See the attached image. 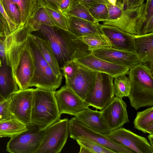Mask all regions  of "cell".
<instances>
[{
  "label": "cell",
  "mask_w": 153,
  "mask_h": 153,
  "mask_svg": "<svg viewBox=\"0 0 153 153\" xmlns=\"http://www.w3.org/2000/svg\"><path fill=\"white\" fill-rule=\"evenodd\" d=\"M32 32L26 24L5 37V59L19 90L29 88L34 72L33 58L27 40Z\"/></svg>",
  "instance_id": "cell-1"
},
{
  "label": "cell",
  "mask_w": 153,
  "mask_h": 153,
  "mask_svg": "<svg viewBox=\"0 0 153 153\" xmlns=\"http://www.w3.org/2000/svg\"><path fill=\"white\" fill-rule=\"evenodd\" d=\"M54 27L41 25L38 30L47 40L56 58L60 69L69 60L81 55L90 54L88 46L79 37L69 30Z\"/></svg>",
  "instance_id": "cell-2"
},
{
  "label": "cell",
  "mask_w": 153,
  "mask_h": 153,
  "mask_svg": "<svg viewBox=\"0 0 153 153\" xmlns=\"http://www.w3.org/2000/svg\"><path fill=\"white\" fill-rule=\"evenodd\" d=\"M131 88L128 96L131 105L136 110L153 106V73L139 63L129 69L127 74Z\"/></svg>",
  "instance_id": "cell-3"
},
{
  "label": "cell",
  "mask_w": 153,
  "mask_h": 153,
  "mask_svg": "<svg viewBox=\"0 0 153 153\" xmlns=\"http://www.w3.org/2000/svg\"><path fill=\"white\" fill-rule=\"evenodd\" d=\"M55 91L37 88L33 90L30 124L37 126L41 131L60 119L54 96Z\"/></svg>",
  "instance_id": "cell-4"
},
{
  "label": "cell",
  "mask_w": 153,
  "mask_h": 153,
  "mask_svg": "<svg viewBox=\"0 0 153 153\" xmlns=\"http://www.w3.org/2000/svg\"><path fill=\"white\" fill-rule=\"evenodd\" d=\"M27 42L33 58L34 68L29 87L56 91L61 84L62 76L58 77L54 74L43 57L31 33Z\"/></svg>",
  "instance_id": "cell-5"
},
{
  "label": "cell",
  "mask_w": 153,
  "mask_h": 153,
  "mask_svg": "<svg viewBox=\"0 0 153 153\" xmlns=\"http://www.w3.org/2000/svg\"><path fill=\"white\" fill-rule=\"evenodd\" d=\"M147 9L146 2L138 7L123 9L119 18L105 20L102 24L114 27L133 36H139L146 21Z\"/></svg>",
  "instance_id": "cell-6"
},
{
  "label": "cell",
  "mask_w": 153,
  "mask_h": 153,
  "mask_svg": "<svg viewBox=\"0 0 153 153\" xmlns=\"http://www.w3.org/2000/svg\"><path fill=\"white\" fill-rule=\"evenodd\" d=\"M69 134V120L59 119L45 130L41 144L35 153H59Z\"/></svg>",
  "instance_id": "cell-7"
},
{
  "label": "cell",
  "mask_w": 153,
  "mask_h": 153,
  "mask_svg": "<svg viewBox=\"0 0 153 153\" xmlns=\"http://www.w3.org/2000/svg\"><path fill=\"white\" fill-rule=\"evenodd\" d=\"M70 137L74 140H87L95 142L118 153L135 152L112 140L105 135L93 130L83 125L75 117L69 120Z\"/></svg>",
  "instance_id": "cell-8"
},
{
  "label": "cell",
  "mask_w": 153,
  "mask_h": 153,
  "mask_svg": "<svg viewBox=\"0 0 153 153\" xmlns=\"http://www.w3.org/2000/svg\"><path fill=\"white\" fill-rule=\"evenodd\" d=\"M27 129L11 138L7 143L6 151L11 153H35L42 140L45 130L36 126L30 125Z\"/></svg>",
  "instance_id": "cell-9"
},
{
  "label": "cell",
  "mask_w": 153,
  "mask_h": 153,
  "mask_svg": "<svg viewBox=\"0 0 153 153\" xmlns=\"http://www.w3.org/2000/svg\"><path fill=\"white\" fill-rule=\"evenodd\" d=\"M114 78L108 74L97 72L94 86L85 100L89 106L101 110L114 97Z\"/></svg>",
  "instance_id": "cell-10"
},
{
  "label": "cell",
  "mask_w": 153,
  "mask_h": 153,
  "mask_svg": "<svg viewBox=\"0 0 153 153\" xmlns=\"http://www.w3.org/2000/svg\"><path fill=\"white\" fill-rule=\"evenodd\" d=\"M34 89L19 90L10 99L9 108L12 116L27 126L31 124Z\"/></svg>",
  "instance_id": "cell-11"
},
{
  "label": "cell",
  "mask_w": 153,
  "mask_h": 153,
  "mask_svg": "<svg viewBox=\"0 0 153 153\" xmlns=\"http://www.w3.org/2000/svg\"><path fill=\"white\" fill-rule=\"evenodd\" d=\"M107 136L135 153H153V148L147 138L125 128L121 127L110 131Z\"/></svg>",
  "instance_id": "cell-12"
},
{
  "label": "cell",
  "mask_w": 153,
  "mask_h": 153,
  "mask_svg": "<svg viewBox=\"0 0 153 153\" xmlns=\"http://www.w3.org/2000/svg\"><path fill=\"white\" fill-rule=\"evenodd\" d=\"M54 96L61 115L66 114L74 116L89 107L85 101L76 95L66 85L55 91Z\"/></svg>",
  "instance_id": "cell-13"
},
{
  "label": "cell",
  "mask_w": 153,
  "mask_h": 153,
  "mask_svg": "<svg viewBox=\"0 0 153 153\" xmlns=\"http://www.w3.org/2000/svg\"><path fill=\"white\" fill-rule=\"evenodd\" d=\"M127 106L122 99L115 97L101 111L102 117L110 131L129 122Z\"/></svg>",
  "instance_id": "cell-14"
},
{
  "label": "cell",
  "mask_w": 153,
  "mask_h": 153,
  "mask_svg": "<svg viewBox=\"0 0 153 153\" xmlns=\"http://www.w3.org/2000/svg\"><path fill=\"white\" fill-rule=\"evenodd\" d=\"M74 60L79 64L90 70L106 74L113 78L124 74H127L129 70L127 67L97 57L92 53Z\"/></svg>",
  "instance_id": "cell-15"
},
{
  "label": "cell",
  "mask_w": 153,
  "mask_h": 153,
  "mask_svg": "<svg viewBox=\"0 0 153 153\" xmlns=\"http://www.w3.org/2000/svg\"><path fill=\"white\" fill-rule=\"evenodd\" d=\"M79 65V69L76 75L71 79L65 78V85L85 101L94 86L97 72Z\"/></svg>",
  "instance_id": "cell-16"
},
{
  "label": "cell",
  "mask_w": 153,
  "mask_h": 153,
  "mask_svg": "<svg viewBox=\"0 0 153 153\" xmlns=\"http://www.w3.org/2000/svg\"><path fill=\"white\" fill-rule=\"evenodd\" d=\"M96 56L130 69L140 62L136 53L125 51L105 48L93 51Z\"/></svg>",
  "instance_id": "cell-17"
},
{
  "label": "cell",
  "mask_w": 153,
  "mask_h": 153,
  "mask_svg": "<svg viewBox=\"0 0 153 153\" xmlns=\"http://www.w3.org/2000/svg\"><path fill=\"white\" fill-rule=\"evenodd\" d=\"M100 26L102 33L110 41L111 48L136 53L135 36L114 27L100 24Z\"/></svg>",
  "instance_id": "cell-18"
},
{
  "label": "cell",
  "mask_w": 153,
  "mask_h": 153,
  "mask_svg": "<svg viewBox=\"0 0 153 153\" xmlns=\"http://www.w3.org/2000/svg\"><path fill=\"white\" fill-rule=\"evenodd\" d=\"M134 41L136 53L140 63L153 73V33L135 36Z\"/></svg>",
  "instance_id": "cell-19"
},
{
  "label": "cell",
  "mask_w": 153,
  "mask_h": 153,
  "mask_svg": "<svg viewBox=\"0 0 153 153\" xmlns=\"http://www.w3.org/2000/svg\"><path fill=\"white\" fill-rule=\"evenodd\" d=\"M74 117L85 126L93 130L107 135L110 132L102 117L101 111L93 110L88 107Z\"/></svg>",
  "instance_id": "cell-20"
},
{
  "label": "cell",
  "mask_w": 153,
  "mask_h": 153,
  "mask_svg": "<svg viewBox=\"0 0 153 153\" xmlns=\"http://www.w3.org/2000/svg\"><path fill=\"white\" fill-rule=\"evenodd\" d=\"M69 19L68 30L78 37L103 33L99 22H93L75 17H69Z\"/></svg>",
  "instance_id": "cell-21"
},
{
  "label": "cell",
  "mask_w": 153,
  "mask_h": 153,
  "mask_svg": "<svg viewBox=\"0 0 153 153\" xmlns=\"http://www.w3.org/2000/svg\"><path fill=\"white\" fill-rule=\"evenodd\" d=\"M1 62L0 67V95L5 100H7L19 89L6 59Z\"/></svg>",
  "instance_id": "cell-22"
},
{
  "label": "cell",
  "mask_w": 153,
  "mask_h": 153,
  "mask_svg": "<svg viewBox=\"0 0 153 153\" xmlns=\"http://www.w3.org/2000/svg\"><path fill=\"white\" fill-rule=\"evenodd\" d=\"M32 35L43 57L54 74L58 77L62 76L56 58L48 41L38 36Z\"/></svg>",
  "instance_id": "cell-23"
},
{
  "label": "cell",
  "mask_w": 153,
  "mask_h": 153,
  "mask_svg": "<svg viewBox=\"0 0 153 153\" xmlns=\"http://www.w3.org/2000/svg\"><path fill=\"white\" fill-rule=\"evenodd\" d=\"M18 6L21 15V26L25 25L43 7L41 0H11Z\"/></svg>",
  "instance_id": "cell-24"
},
{
  "label": "cell",
  "mask_w": 153,
  "mask_h": 153,
  "mask_svg": "<svg viewBox=\"0 0 153 153\" xmlns=\"http://www.w3.org/2000/svg\"><path fill=\"white\" fill-rule=\"evenodd\" d=\"M133 124L134 128L145 133H153V107L137 113Z\"/></svg>",
  "instance_id": "cell-25"
},
{
  "label": "cell",
  "mask_w": 153,
  "mask_h": 153,
  "mask_svg": "<svg viewBox=\"0 0 153 153\" xmlns=\"http://www.w3.org/2000/svg\"><path fill=\"white\" fill-rule=\"evenodd\" d=\"M27 129V126L14 117L0 123V137H12Z\"/></svg>",
  "instance_id": "cell-26"
},
{
  "label": "cell",
  "mask_w": 153,
  "mask_h": 153,
  "mask_svg": "<svg viewBox=\"0 0 153 153\" xmlns=\"http://www.w3.org/2000/svg\"><path fill=\"white\" fill-rule=\"evenodd\" d=\"M27 24L30 26L32 32L38 30L41 25L56 27L53 20L43 6L37 10Z\"/></svg>",
  "instance_id": "cell-27"
},
{
  "label": "cell",
  "mask_w": 153,
  "mask_h": 153,
  "mask_svg": "<svg viewBox=\"0 0 153 153\" xmlns=\"http://www.w3.org/2000/svg\"><path fill=\"white\" fill-rule=\"evenodd\" d=\"M88 46L89 51H94L105 48H111L108 39L103 33L97 35L82 36L79 37Z\"/></svg>",
  "instance_id": "cell-28"
},
{
  "label": "cell",
  "mask_w": 153,
  "mask_h": 153,
  "mask_svg": "<svg viewBox=\"0 0 153 153\" xmlns=\"http://www.w3.org/2000/svg\"><path fill=\"white\" fill-rule=\"evenodd\" d=\"M124 74L115 77L113 80V87L114 96L122 99L129 96L131 88L129 78Z\"/></svg>",
  "instance_id": "cell-29"
},
{
  "label": "cell",
  "mask_w": 153,
  "mask_h": 153,
  "mask_svg": "<svg viewBox=\"0 0 153 153\" xmlns=\"http://www.w3.org/2000/svg\"><path fill=\"white\" fill-rule=\"evenodd\" d=\"M42 4L43 6L53 20L56 27L68 31L69 27V18L59 10L54 8L48 4L42 2Z\"/></svg>",
  "instance_id": "cell-30"
},
{
  "label": "cell",
  "mask_w": 153,
  "mask_h": 153,
  "mask_svg": "<svg viewBox=\"0 0 153 153\" xmlns=\"http://www.w3.org/2000/svg\"><path fill=\"white\" fill-rule=\"evenodd\" d=\"M65 15L68 18L75 17L93 22H96L84 3L74 1L73 5Z\"/></svg>",
  "instance_id": "cell-31"
},
{
  "label": "cell",
  "mask_w": 153,
  "mask_h": 153,
  "mask_svg": "<svg viewBox=\"0 0 153 153\" xmlns=\"http://www.w3.org/2000/svg\"><path fill=\"white\" fill-rule=\"evenodd\" d=\"M7 15L16 25L21 26V15L17 5L11 0H0Z\"/></svg>",
  "instance_id": "cell-32"
},
{
  "label": "cell",
  "mask_w": 153,
  "mask_h": 153,
  "mask_svg": "<svg viewBox=\"0 0 153 153\" xmlns=\"http://www.w3.org/2000/svg\"><path fill=\"white\" fill-rule=\"evenodd\" d=\"M91 15L96 22H102L108 17L107 5L102 3L86 5Z\"/></svg>",
  "instance_id": "cell-33"
},
{
  "label": "cell",
  "mask_w": 153,
  "mask_h": 153,
  "mask_svg": "<svg viewBox=\"0 0 153 153\" xmlns=\"http://www.w3.org/2000/svg\"><path fill=\"white\" fill-rule=\"evenodd\" d=\"M80 147L88 150L90 153H116L112 150L95 142L87 140H77Z\"/></svg>",
  "instance_id": "cell-34"
},
{
  "label": "cell",
  "mask_w": 153,
  "mask_h": 153,
  "mask_svg": "<svg viewBox=\"0 0 153 153\" xmlns=\"http://www.w3.org/2000/svg\"><path fill=\"white\" fill-rule=\"evenodd\" d=\"M146 2L148 6L147 12L146 21L139 36L153 33V0H147Z\"/></svg>",
  "instance_id": "cell-35"
},
{
  "label": "cell",
  "mask_w": 153,
  "mask_h": 153,
  "mask_svg": "<svg viewBox=\"0 0 153 153\" xmlns=\"http://www.w3.org/2000/svg\"><path fill=\"white\" fill-rule=\"evenodd\" d=\"M79 68L78 64L74 60H71L66 62L60 69L63 70L65 78L71 79L76 75Z\"/></svg>",
  "instance_id": "cell-36"
},
{
  "label": "cell",
  "mask_w": 153,
  "mask_h": 153,
  "mask_svg": "<svg viewBox=\"0 0 153 153\" xmlns=\"http://www.w3.org/2000/svg\"><path fill=\"white\" fill-rule=\"evenodd\" d=\"M10 98L0 102V123L13 118L9 108Z\"/></svg>",
  "instance_id": "cell-37"
},
{
  "label": "cell",
  "mask_w": 153,
  "mask_h": 153,
  "mask_svg": "<svg viewBox=\"0 0 153 153\" xmlns=\"http://www.w3.org/2000/svg\"><path fill=\"white\" fill-rule=\"evenodd\" d=\"M108 17L106 20H112L119 18L121 14L123 8L117 4L113 5L110 4L107 5Z\"/></svg>",
  "instance_id": "cell-38"
},
{
  "label": "cell",
  "mask_w": 153,
  "mask_h": 153,
  "mask_svg": "<svg viewBox=\"0 0 153 153\" xmlns=\"http://www.w3.org/2000/svg\"><path fill=\"white\" fill-rule=\"evenodd\" d=\"M0 13L4 19L8 26L10 33L12 32L18 27L10 19L6 13L4 8L0 1Z\"/></svg>",
  "instance_id": "cell-39"
},
{
  "label": "cell",
  "mask_w": 153,
  "mask_h": 153,
  "mask_svg": "<svg viewBox=\"0 0 153 153\" xmlns=\"http://www.w3.org/2000/svg\"><path fill=\"white\" fill-rule=\"evenodd\" d=\"M74 2V0H62L59 10L65 15L71 8Z\"/></svg>",
  "instance_id": "cell-40"
},
{
  "label": "cell",
  "mask_w": 153,
  "mask_h": 153,
  "mask_svg": "<svg viewBox=\"0 0 153 153\" xmlns=\"http://www.w3.org/2000/svg\"><path fill=\"white\" fill-rule=\"evenodd\" d=\"M5 38V37H0V58L1 62L6 59Z\"/></svg>",
  "instance_id": "cell-41"
},
{
  "label": "cell",
  "mask_w": 153,
  "mask_h": 153,
  "mask_svg": "<svg viewBox=\"0 0 153 153\" xmlns=\"http://www.w3.org/2000/svg\"><path fill=\"white\" fill-rule=\"evenodd\" d=\"M74 1H77L84 3L85 5L97 3H102L108 5L110 4L107 0H74Z\"/></svg>",
  "instance_id": "cell-42"
},
{
  "label": "cell",
  "mask_w": 153,
  "mask_h": 153,
  "mask_svg": "<svg viewBox=\"0 0 153 153\" xmlns=\"http://www.w3.org/2000/svg\"><path fill=\"white\" fill-rule=\"evenodd\" d=\"M145 0H127L126 8L139 6L144 3Z\"/></svg>",
  "instance_id": "cell-43"
},
{
  "label": "cell",
  "mask_w": 153,
  "mask_h": 153,
  "mask_svg": "<svg viewBox=\"0 0 153 153\" xmlns=\"http://www.w3.org/2000/svg\"><path fill=\"white\" fill-rule=\"evenodd\" d=\"M62 0H41L42 3L48 4L52 7L59 10Z\"/></svg>",
  "instance_id": "cell-44"
},
{
  "label": "cell",
  "mask_w": 153,
  "mask_h": 153,
  "mask_svg": "<svg viewBox=\"0 0 153 153\" xmlns=\"http://www.w3.org/2000/svg\"><path fill=\"white\" fill-rule=\"evenodd\" d=\"M0 23L4 27L5 31V36L7 35L10 33L7 23L3 16L0 13Z\"/></svg>",
  "instance_id": "cell-45"
},
{
  "label": "cell",
  "mask_w": 153,
  "mask_h": 153,
  "mask_svg": "<svg viewBox=\"0 0 153 153\" xmlns=\"http://www.w3.org/2000/svg\"><path fill=\"white\" fill-rule=\"evenodd\" d=\"M0 37H5V31L4 28L0 23Z\"/></svg>",
  "instance_id": "cell-46"
},
{
  "label": "cell",
  "mask_w": 153,
  "mask_h": 153,
  "mask_svg": "<svg viewBox=\"0 0 153 153\" xmlns=\"http://www.w3.org/2000/svg\"><path fill=\"white\" fill-rule=\"evenodd\" d=\"M148 137L149 141V143L152 147L153 148V134H149Z\"/></svg>",
  "instance_id": "cell-47"
},
{
  "label": "cell",
  "mask_w": 153,
  "mask_h": 153,
  "mask_svg": "<svg viewBox=\"0 0 153 153\" xmlns=\"http://www.w3.org/2000/svg\"><path fill=\"white\" fill-rule=\"evenodd\" d=\"M79 153H90V151L85 148L80 147Z\"/></svg>",
  "instance_id": "cell-48"
},
{
  "label": "cell",
  "mask_w": 153,
  "mask_h": 153,
  "mask_svg": "<svg viewBox=\"0 0 153 153\" xmlns=\"http://www.w3.org/2000/svg\"><path fill=\"white\" fill-rule=\"evenodd\" d=\"M108 2L110 4L113 5H116V3L117 0H107Z\"/></svg>",
  "instance_id": "cell-49"
},
{
  "label": "cell",
  "mask_w": 153,
  "mask_h": 153,
  "mask_svg": "<svg viewBox=\"0 0 153 153\" xmlns=\"http://www.w3.org/2000/svg\"><path fill=\"white\" fill-rule=\"evenodd\" d=\"M5 100L0 95V102L3 101Z\"/></svg>",
  "instance_id": "cell-50"
},
{
  "label": "cell",
  "mask_w": 153,
  "mask_h": 153,
  "mask_svg": "<svg viewBox=\"0 0 153 153\" xmlns=\"http://www.w3.org/2000/svg\"><path fill=\"white\" fill-rule=\"evenodd\" d=\"M1 64H2L0 58V67H1Z\"/></svg>",
  "instance_id": "cell-51"
}]
</instances>
